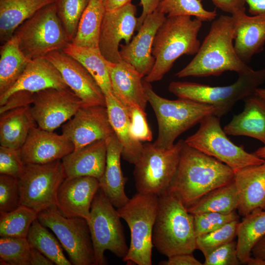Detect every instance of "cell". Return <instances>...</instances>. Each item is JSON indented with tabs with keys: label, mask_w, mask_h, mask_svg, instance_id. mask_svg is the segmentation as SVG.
Listing matches in <instances>:
<instances>
[{
	"label": "cell",
	"mask_w": 265,
	"mask_h": 265,
	"mask_svg": "<svg viewBox=\"0 0 265 265\" xmlns=\"http://www.w3.org/2000/svg\"><path fill=\"white\" fill-rule=\"evenodd\" d=\"M235 175L228 165L184 140L177 169L167 192L187 209L208 192L232 182Z\"/></svg>",
	"instance_id": "cell-1"
},
{
	"label": "cell",
	"mask_w": 265,
	"mask_h": 265,
	"mask_svg": "<svg viewBox=\"0 0 265 265\" xmlns=\"http://www.w3.org/2000/svg\"><path fill=\"white\" fill-rule=\"evenodd\" d=\"M236 28L233 16L222 15L215 18L194 58L175 76L179 78L206 77L219 76L226 71L240 75L253 70L236 52Z\"/></svg>",
	"instance_id": "cell-2"
},
{
	"label": "cell",
	"mask_w": 265,
	"mask_h": 265,
	"mask_svg": "<svg viewBox=\"0 0 265 265\" xmlns=\"http://www.w3.org/2000/svg\"><path fill=\"white\" fill-rule=\"evenodd\" d=\"M202 26V21L192 19L189 16H166L154 38V66L144 80L149 83L159 81L178 58L184 54H195L201 45L198 35Z\"/></svg>",
	"instance_id": "cell-3"
},
{
	"label": "cell",
	"mask_w": 265,
	"mask_h": 265,
	"mask_svg": "<svg viewBox=\"0 0 265 265\" xmlns=\"http://www.w3.org/2000/svg\"><path fill=\"white\" fill-rule=\"evenodd\" d=\"M196 240L193 215L173 194L166 192L159 196L152 234L154 247L167 257L192 254Z\"/></svg>",
	"instance_id": "cell-4"
},
{
	"label": "cell",
	"mask_w": 265,
	"mask_h": 265,
	"mask_svg": "<svg viewBox=\"0 0 265 265\" xmlns=\"http://www.w3.org/2000/svg\"><path fill=\"white\" fill-rule=\"evenodd\" d=\"M143 82L148 102L157 119L158 134L153 143L156 147H172L180 134L200 123L207 115L213 114L215 111L212 106L190 100L164 98L154 91L151 83L144 80Z\"/></svg>",
	"instance_id": "cell-5"
},
{
	"label": "cell",
	"mask_w": 265,
	"mask_h": 265,
	"mask_svg": "<svg viewBox=\"0 0 265 265\" xmlns=\"http://www.w3.org/2000/svg\"><path fill=\"white\" fill-rule=\"evenodd\" d=\"M265 82V69L238 75L234 83L223 86H212L187 81H172L169 91L179 98L190 100L213 106V115L221 117L228 113L239 100L254 94Z\"/></svg>",
	"instance_id": "cell-6"
},
{
	"label": "cell",
	"mask_w": 265,
	"mask_h": 265,
	"mask_svg": "<svg viewBox=\"0 0 265 265\" xmlns=\"http://www.w3.org/2000/svg\"><path fill=\"white\" fill-rule=\"evenodd\" d=\"M158 202V196L137 192L125 205L116 209L130 230V246L123 259L128 264H152V234Z\"/></svg>",
	"instance_id": "cell-7"
},
{
	"label": "cell",
	"mask_w": 265,
	"mask_h": 265,
	"mask_svg": "<svg viewBox=\"0 0 265 265\" xmlns=\"http://www.w3.org/2000/svg\"><path fill=\"white\" fill-rule=\"evenodd\" d=\"M13 35L29 59L62 51L70 42L57 15L55 2L39 10L22 24Z\"/></svg>",
	"instance_id": "cell-8"
},
{
	"label": "cell",
	"mask_w": 265,
	"mask_h": 265,
	"mask_svg": "<svg viewBox=\"0 0 265 265\" xmlns=\"http://www.w3.org/2000/svg\"><path fill=\"white\" fill-rule=\"evenodd\" d=\"M184 140L170 148L156 147L147 142L134 165L133 175L137 192L159 196L167 192L175 175Z\"/></svg>",
	"instance_id": "cell-9"
},
{
	"label": "cell",
	"mask_w": 265,
	"mask_h": 265,
	"mask_svg": "<svg viewBox=\"0 0 265 265\" xmlns=\"http://www.w3.org/2000/svg\"><path fill=\"white\" fill-rule=\"evenodd\" d=\"M117 209L100 187L93 200L88 223L96 265L106 264L104 253L109 250L122 259L129 247Z\"/></svg>",
	"instance_id": "cell-10"
},
{
	"label": "cell",
	"mask_w": 265,
	"mask_h": 265,
	"mask_svg": "<svg viewBox=\"0 0 265 265\" xmlns=\"http://www.w3.org/2000/svg\"><path fill=\"white\" fill-rule=\"evenodd\" d=\"M198 130L185 142L189 146L212 157L230 167L236 173L247 166L263 163L265 160L246 152L233 143L222 129L220 118L213 114L200 122Z\"/></svg>",
	"instance_id": "cell-11"
},
{
	"label": "cell",
	"mask_w": 265,
	"mask_h": 265,
	"mask_svg": "<svg viewBox=\"0 0 265 265\" xmlns=\"http://www.w3.org/2000/svg\"><path fill=\"white\" fill-rule=\"evenodd\" d=\"M37 219L56 236L73 265H96L88 221L80 217H67L56 206L38 213Z\"/></svg>",
	"instance_id": "cell-12"
},
{
	"label": "cell",
	"mask_w": 265,
	"mask_h": 265,
	"mask_svg": "<svg viewBox=\"0 0 265 265\" xmlns=\"http://www.w3.org/2000/svg\"><path fill=\"white\" fill-rule=\"evenodd\" d=\"M66 178L61 159L43 164H25L19 178L20 205L38 213L56 206L58 189Z\"/></svg>",
	"instance_id": "cell-13"
},
{
	"label": "cell",
	"mask_w": 265,
	"mask_h": 265,
	"mask_svg": "<svg viewBox=\"0 0 265 265\" xmlns=\"http://www.w3.org/2000/svg\"><path fill=\"white\" fill-rule=\"evenodd\" d=\"M31 105V112L37 126L53 132L70 119L83 103L69 88H50L33 93Z\"/></svg>",
	"instance_id": "cell-14"
},
{
	"label": "cell",
	"mask_w": 265,
	"mask_h": 265,
	"mask_svg": "<svg viewBox=\"0 0 265 265\" xmlns=\"http://www.w3.org/2000/svg\"><path fill=\"white\" fill-rule=\"evenodd\" d=\"M136 7L129 2L117 9L106 11L100 30L99 49L109 62L114 63L122 60L120 43L124 40L129 43L136 30L137 18Z\"/></svg>",
	"instance_id": "cell-15"
},
{
	"label": "cell",
	"mask_w": 265,
	"mask_h": 265,
	"mask_svg": "<svg viewBox=\"0 0 265 265\" xmlns=\"http://www.w3.org/2000/svg\"><path fill=\"white\" fill-rule=\"evenodd\" d=\"M61 128L62 134L73 143L75 149L106 140L114 133L106 106L100 105L82 106Z\"/></svg>",
	"instance_id": "cell-16"
},
{
	"label": "cell",
	"mask_w": 265,
	"mask_h": 265,
	"mask_svg": "<svg viewBox=\"0 0 265 265\" xmlns=\"http://www.w3.org/2000/svg\"><path fill=\"white\" fill-rule=\"evenodd\" d=\"M45 57L58 70L68 87L81 99L83 106H106V97L100 86L79 61L62 51L53 52Z\"/></svg>",
	"instance_id": "cell-17"
},
{
	"label": "cell",
	"mask_w": 265,
	"mask_h": 265,
	"mask_svg": "<svg viewBox=\"0 0 265 265\" xmlns=\"http://www.w3.org/2000/svg\"><path fill=\"white\" fill-rule=\"evenodd\" d=\"M166 18V15L157 9L146 17L137 34L129 43L120 45L121 59L133 66L143 78L154 66L155 59L152 52L154 38Z\"/></svg>",
	"instance_id": "cell-18"
},
{
	"label": "cell",
	"mask_w": 265,
	"mask_h": 265,
	"mask_svg": "<svg viewBox=\"0 0 265 265\" xmlns=\"http://www.w3.org/2000/svg\"><path fill=\"white\" fill-rule=\"evenodd\" d=\"M74 149L73 143L63 134L37 126L30 130L19 151L24 163L27 164H43L61 159Z\"/></svg>",
	"instance_id": "cell-19"
},
{
	"label": "cell",
	"mask_w": 265,
	"mask_h": 265,
	"mask_svg": "<svg viewBox=\"0 0 265 265\" xmlns=\"http://www.w3.org/2000/svg\"><path fill=\"white\" fill-rule=\"evenodd\" d=\"M100 187L99 181L95 177H66L58 189L56 207L66 217H80L88 221L93 200Z\"/></svg>",
	"instance_id": "cell-20"
},
{
	"label": "cell",
	"mask_w": 265,
	"mask_h": 265,
	"mask_svg": "<svg viewBox=\"0 0 265 265\" xmlns=\"http://www.w3.org/2000/svg\"><path fill=\"white\" fill-rule=\"evenodd\" d=\"M50 88L69 87L58 70L45 57L30 59L16 82L0 95V106L17 91L35 93Z\"/></svg>",
	"instance_id": "cell-21"
},
{
	"label": "cell",
	"mask_w": 265,
	"mask_h": 265,
	"mask_svg": "<svg viewBox=\"0 0 265 265\" xmlns=\"http://www.w3.org/2000/svg\"><path fill=\"white\" fill-rule=\"evenodd\" d=\"M108 68L113 95L127 108L134 106L145 111L148 102L143 77L130 63L108 61Z\"/></svg>",
	"instance_id": "cell-22"
},
{
	"label": "cell",
	"mask_w": 265,
	"mask_h": 265,
	"mask_svg": "<svg viewBox=\"0 0 265 265\" xmlns=\"http://www.w3.org/2000/svg\"><path fill=\"white\" fill-rule=\"evenodd\" d=\"M106 152L105 139L75 149L61 159L66 177L90 176L99 180L105 172Z\"/></svg>",
	"instance_id": "cell-23"
},
{
	"label": "cell",
	"mask_w": 265,
	"mask_h": 265,
	"mask_svg": "<svg viewBox=\"0 0 265 265\" xmlns=\"http://www.w3.org/2000/svg\"><path fill=\"white\" fill-rule=\"evenodd\" d=\"M234 181L240 215L245 216L258 208L265 210V161L239 170L235 173Z\"/></svg>",
	"instance_id": "cell-24"
},
{
	"label": "cell",
	"mask_w": 265,
	"mask_h": 265,
	"mask_svg": "<svg viewBox=\"0 0 265 265\" xmlns=\"http://www.w3.org/2000/svg\"><path fill=\"white\" fill-rule=\"evenodd\" d=\"M106 140L107 152L104 173L99 180L100 187L114 207L118 209L125 205L130 198L125 191L127 178L121 167L122 146L114 133Z\"/></svg>",
	"instance_id": "cell-25"
},
{
	"label": "cell",
	"mask_w": 265,
	"mask_h": 265,
	"mask_svg": "<svg viewBox=\"0 0 265 265\" xmlns=\"http://www.w3.org/2000/svg\"><path fill=\"white\" fill-rule=\"evenodd\" d=\"M242 112L235 115L223 130L228 135L245 136L265 144V99L256 92L243 100Z\"/></svg>",
	"instance_id": "cell-26"
},
{
	"label": "cell",
	"mask_w": 265,
	"mask_h": 265,
	"mask_svg": "<svg viewBox=\"0 0 265 265\" xmlns=\"http://www.w3.org/2000/svg\"><path fill=\"white\" fill-rule=\"evenodd\" d=\"M233 16L236 21L234 47L239 57L247 64L263 50L265 43V14L249 16L245 12Z\"/></svg>",
	"instance_id": "cell-27"
},
{
	"label": "cell",
	"mask_w": 265,
	"mask_h": 265,
	"mask_svg": "<svg viewBox=\"0 0 265 265\" xmlns=\"http://www.w3.org/2000/svg\"><path fill=\"white\" fill-rule=\"evenodd\" d=\"M105 97L110 123L122 146V157L126 161L134 164L142 153L143 144L133 137L129 116L124 106L113 94Z\"/></svg>",
	"instance_id": "cell-28"
},
{
	"label": "cell",
	"mask_w": 265,
	"mask_h": 265,
	"mask_svg": "<svg viewBox=\"0 0 265 265\" xmlns=\"http://www.w3.org/2000/svg\"><path fill=\"white\" fill-rule=\"evenodd\" d=\"M37 126L31 112L30 106L16 107L0 114V146L19 149L30 130Z\"/></svg>",
	"instance_id": "cell-29"
},
{
	"label": "cell",
	"mask_w": 265,
	"mask_h": 265,
	"mask_svg": "<svg viewBox=\"0 0 265 265\" xmlns=\"http://www.w3.org/2000/svg\"><path fill=\"white\" fill-rule=\"evenodd\" d=\"M56 0H0V40L5 43L25 21Z\"/></svg>",
	"instance_id": "cell-30"
},
{
	"label": "cell",
	"mask_w": 265,
	"mask_h": 265,
	"mask_svg": "<svg viewBox=\"0 0 265 265\" xmlns=\"http://www.w3.org/2000/svg\"><path fill=\"white\" fill-rule=\"evenodd\" d=\"M67 55L81 64L95 79L105 96L113 94L108 61L99 48L79 46L69 42L62 50Z\"/></svg>",
	"instance_id": "cell-31"
},
{
	"label": "cell",
	"mask_w": 265,
	"mask_h": 265,
	"mask_svg": "<svg viewBox=\"0 0 265 265\" xmlns=\"http://www.w3.org/2000/svg\"><path fill=\"white\" fill-rule=\"evenodd\" d=\"M0 95L7 91L18 80L30 59L20 50L13 35L0 48Z\"/></svg>",
	"instance_id": "cell-32"
},
{
	"label": "cell",
	"mask_w": 265,
	"mask_h": 265,
	"mask_svg": "<svg viewBox=\"0 0 265 265\" xmlns=\"http://www.w3.org/2000/svg\"><path fill=\"white\" fill-rule=\"evenodd\" d=\"M265 236V210L258 208L243 216L237 229V253L241 264H246L253 247Z\"/></svg>",
	"instance_id": "cell-33"
},
{
	"label": "cell",
	"mask_w": 265,
	"mask_h": 265,
	"mask_svg": "<svg viewBox=\"0 0 265 265\" xmlns=\"http://www.w3.org/2000/svg\"><path fill=\"white\" fill-rule=\"evenodd\" d=\"M106 11L104 0H91L71 42L79 46L99 48L100 30Z\"/></svg>",
	"instance_id": "cell-34"
},
{
	"label": "cell",
	"mask_w": 265,
	"mask_h": 265,
	"mask_svg": "<svg viewBox=\"0 0 265 265\" xmlns=\"http://www.w3.org/2000/svg\"><path fill=\"white\" fill-rule=\"evenodd\" d=\"M238 205V197L234 179L230 183L208 192L187 210L192 214L209 212L229 213L237 210Z\"/></svg>",
	"instance_id": "cell-35"
},
{
	"label": "cell",
	"mask_w": 265,
	"mask_h": 265,
	"mask_svg": "<svg viewBox=\"0 0 265 265\" xmlns=\"http://www.w3.org/2000/svg\"><path fill=\"white\" fill-rule=\"evenodd\" d=\"M37 218L29 228L27 239L30 245L51 260L55 265H71L65 257L59 241Z\"/></svg>",
	"instance_id": "cell-36"
},
{
	"label": "cell",
	"mask_w": 265,
	"mask_h": 265,
	"mask_svg": "<svg viewBox=\"0 0 265 265\" xmlns=\"http://www.w3.org/2000/svg\"><path fill=\"white\" fill-rule=\"evenodd\" d=\"M38 213L24 205L8 212L0 213V236L26 238Z\"/></svg>",
	"instance_id": "cell-37"
},
{
	"label": "cell",
	"mask_w": 265,
	"mask_h": 265,
	"mask_svg": "<svg viewBox=\"0 0 265 265\" xmlns=\"http://www.w3.org/2000/svg\"><path fill=\"white\" fill-rule=\"evenodd\" d=\"M32 251L26 238L0 237L1 265H32Z\"/></svg>",
	"instance_id": "cell-38"
},
{
	"label": "cell",
	"mask_w": 265,
	"mask_h": 265,
	"mask_svg": "<svg viewBox=\"0 0 265 265\" xmlns=\"http://www.w3.org/2000/svg\"><path fill=\"white\" fill-rule=\"evenodd\" d=\"M158 9L167 17L194 16L202 22L212 21L217 16L215 10L205 9L201 0H162Z\"/></svg>",
	"instance_id": "cell-39"
},
{
	"label": "cell",
	"mask_w": 265,
	"mask_h": 265,
	"mask_svg": "<svg viewBox=\"0 0 265 265\" xmlns=\"http://www.w3.org/2000/svg\"><path fill=\"white\" fill-rule=\"evenodd\" d=\"M91 0H56L57 15L70 41L74 37L80 19Z\"/></svg>",
	"instance_id": "cell-40"
},
{
	"label": "cell",
	"mask_w": 265,
	"mask_h": 265,
	"mask_svg": "<svg viewBox=\"0 0 265 265\" xmlns=\"http://www.w3.org/2000/svg\"><path fill=\"white\" fill-rule=\"evenodd\" d=\"M239 220H235L212 232L196 238V248L205 256L217 247L234 240L237 236Z\"/></svg>",
	"instance_id": "cell-41"
},
{
	"label": "cell",
	"mask_w": 265,
	"mask_h": 265,
	"mask_svg": "<svg viewBox=\"0 0 265 265\" xmlns=\"http://www.w3.org/2000/svg\"><path fill=\"white\" fill-rule=\"evenodd\" d=\"M193 215L196 238L220 228L231 221L239 220L236 211L229 213L209 212Z\"/></svg>",
	"instance_id": "cell-42"
},
{
	"label": "cell",
	"mask_w": 265,
	"mask_h": 265,
	"mask_svg": "<svg viewBox=\"0 0 265 265\" xmlns=\"http://www.w3.org/2000/svg\"><path fill=\"white\" fill-rule=\"evenodd\" d=\"M19 179L0 174V213L10 212L20 206Z\"/></svg>",
	"instance_id": "cell-43"
},
{
	"label": "cell",
	"mask_w": 265,
	"mask_h": 265,
	"mask_svg": "<svg viewBox=\"0 0 265 265\" xmlns=\"http://www.w3.org/2000/svg\"><path fill=\"white\" fill-rule=\"evenodd\" d=\"M131 123V131L134 138L142 142H151L152 132L149 127L145 111L132 106L126 108Z\"/></svg>",
	"instance_id": "cell-44"
},
{
	"label": "cell",
	"mask_w": 265,
	"mask_h": 265,
	"mask_svg": "<svg viewBox=\"0 0 265 265\" xmlns=\"http://www.w3.org/2000/svg\"><path fill=\"white\" fill-rule=\"evenodd\" d=\"M204 265H238L237 242L234 240L215 249L206 256Z\"/></svg>",
	"instance_id": "cell-45"
},
{
	"label": "cell",
	"mask_w": 265,
	"mask_h": 265,
	"mask_svg": "<svg viewBox=\"0 0 265 265\" xmlns=\"http://www.w3.org/2000/svg\"><path fill=\"white\" fill-rule=\"evenodd\" d=\"M25 165L19 149L0 146V174L19 179L23 173Z\"/></svg>",
	"instance_id": "cell-46"
},
{
	"label": "cell",
	"mask_w": 265,
	"mask_h": 265,
	"mask_svg": "<svg viewBox=\"0 0 265 265\" xmlns=\"http://www.w3.org/2000/svg\"><path fill=\"white\" fill-rule=\"evenodd\" d=\"M33 93L27 91H19L7 99L5 103L0 106V114L10 109L32 104Z\"/></svg>",
	"instance_id": "cell-47"
},
{
	"label": "cell",
	"mask_w": 265,
	"mask_h": 265,
	"mask_svg": "<svg viewBox=\"0 0 265 265\" xmlns=\"http://www.w3.org/2000/svg\"><path fill=\"white\" fill-rule=\"evenodd\" d=\"M221 10L231 15L245 12V0H211Z\"/></svg>",
	"instance_id": "cell-48"
},
{
	"label": "cell",
	"mask_w": 265,
	"mask_h": 265,
	"mask_svg": "<svg viewBox=\"0 0 265 265\" xmlns=\"http://www.w3.org/2000/svg\"><path fill=\"white\" fill-rule=\"evenodd\" d=\"M161 265H202L192 254L182 253L168 257V260L159 263Z\"/></svg>",
	"instance_id": "cell-49"
},
{
	"label": "cell",
	"mask_w": 265,
	"mask_h": 265,
	"mask_svg": "<svg viewBox=\"0 0 265 265\" xmlns=\"http://www.w3.org/2000/svg\"><path fill=\"white\" fill-rule=\"evenodd\" d=\"M142 6V11L137 18L136 30H138L142 25L146 17L157 10L162 0H140Z\"/></svg>",
	"instance_id": "cell-50"
},
{
	"label": "cell",
	"mask_w": 265,
	"mask_h": 265,
	"mask_svg": "<svg viewBox=\"0 0 265 265\" xmlns=\"http://www.w3.org/2000/svg\"><path fill=\"white\" fill-rule=\"evenodd\" d=\"M252 15L265 14V0H245Z\"/></svg>",
	"instance_id": "cell-51"
},
{
	"label": "cell",
	"mask_w": 265,
	"mask_h": 265,
	"mask_svg": "<svg viewBox=\"0 0 265 265\" xmlns=\"http://www.w3.org/2000/svg\"><path fill=\"white\" fill-rule=\"evenodd\" d=\"M251 253L253 257L265 258V236L260 239L254 246Z\"/></svg>",
	"instance_id": "cell-52"
},
{
	"label": "cell",
	"mask_w": 265,
	"mask_h": 265,
	"mask_svg": "<svg viewBox=\"0 0 265 265\" xmlns=\"http://www.w3.org/2000/svg\"><path fill=\"white\" fill-rule=\"evenodd\" d=\"M131 1L132 0H104L106 11L117 9Z\"/></svg>",
	"instance_id": "cell-53"
},
{
	"label": "cell",
	"mask_w": 265,
	"mask_h": 265,
	"mask_svg": "<svg viewBox=\"0 0 265 265\" xmlns=\"http://www.w3.org/2000/svg\"><path fill=\"white\" fill-rule=\"evenodd\" d=\"M246 265H265V258H252L248 260Z\"/></svg>",
	"instance_id": "cell-54"
},
{
	"label": "cell",
	"mask_w": 265,
	"mask_h": 265,
	"mask_svg": "<svg viewBox=\"0 0 265 265\" xmlns=\"http://www.w3.org/2000/svg\"><path fill=\"white\" fill-rule=\"evenodd\" d=\"M254 153L258 157L265 160V144L259 148Z\"/></svg>",
	"instance_id": "cell-55"
},
{
	"label": "cell",
	"mask_w": 265,
	"mask_h": 265,
	"mask_svg": "<svg viewBox=\"0 0 265 265\" xmlns=\"http://www.w3.org/2000/svg\"><path fill=\"white\" fill-rule=\"evenodd\" d=\"M256 93L265 99V88L258 87L256 90Z\"/></svg>",
	"instance_id": "cell-56"
}]
</instances>
